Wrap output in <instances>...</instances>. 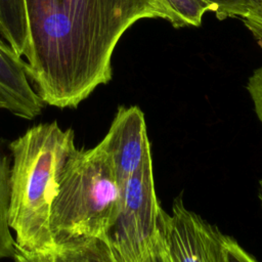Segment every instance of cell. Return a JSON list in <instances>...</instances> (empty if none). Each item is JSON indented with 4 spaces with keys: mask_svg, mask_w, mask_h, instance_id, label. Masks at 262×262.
Masks as SVG:
<instances>
[{
    "mask_svg": "<svg viewBox=\"0 0 262 262\" xmlns=\"http://www.w3.org/2000/svg\"><path fill=\"white\" fill-rule=\"evenodd\" d=\"M29 79L51 103L89 96L113 77L112 57L124 33L144 18L175 28L165 0H25Z\"/></svg>",
    "mask_w": 262,
    "mask_h": 262,
    "instance_id": "cell-1",
    "label": "cell"
},
{
    "mask_svg": "<svg viewBox=\"0 0 262 262\" xmlns=\"http://www.w3.org/2000/svg\"><path fill=\"white\" fill-rule=\"evenodd\" d=\"M8 225L15 248L25 253H46L55 246L50 227L53 201L64 164L76 148L73 129L56 121L28 129L9 143Z\"/></svg>",
    "mask_w": 262,
    "mask_h": 262,
    "instance_id": "cell-2",
    "label": "cell"
},
{
    "mask_svg": "<svg viewBox=\"0 0 262 262\" xmlns=\"http://www.w3.org/2000/svg\"><path fill=\"white\" fill-rule=\"evenodd\" d=\"M119 198L120 185L102 147H76L64 164L51 208L55 244L79 237L104 239Z\"/></svg>",
    "mask_w": 262,
    "mask_h": 262,
    "instance_id": "cell-3",
    "label": "cell"
},
{
    "mask_svg": "<svg viewBox=\"0 0 262 262\" xmlns=\"http://www.w3.org/2000/svg\"><path fill=\"white\" fill-rule=\"evenodd\" d=\"M162 210L150 156L120 185L116 214L103 239L115 262H139L143 258L160 235Z\"/></svg>",
    "mask_w": 262,
    "mask_h": 262,
    "instance_id": "cell-4",
    "label": "cell"
},
{
    "mask_svg": "<svg viewBox=\"0 0 262 262\" xmlns=\"http://www.w3.org/2000/svg\"><path fill=\"white\" fill-rule=\"evenodd\" d=\"M160 230L173 262H222L226 235L185 208L182 194L174 199L172 213H161Z\"/></svg>",
    "mask_w": 262,
    "mask_h": 262,
    "instance_id": "cell-5",
    "label": "cell"
},
{
    "mask_svg": "<svg viewBox=\"0 0 262 262\" xmlns=\"http://www.w3.org/2000/svg\"><path fill=\"white\" fill-rule=\"evenodd\" d=\"M98 144L108 156L121 185L151 156L143 112L136 105H121Z\"/></svg>",
    "mask_w": 262,
    "mask_h": 262,
    "instance_id": "cell-6",
    "label": "cell"
},
{
    "mask_svg": "<svg viewBox=\"0 0 262 262\" xmlns=\"http://www.w3.org/2000/svg\"><path fill=\"white\" fill-rule=\"evenodd\" d=\"M0 103L1 108L26 120L39 116L45 104L29 81L26 61L3 42H0Z\"/></svg>",
    "mask_w": 262,
    "mask_h": 262,
    "instance_id": "cell-7",
    "label": "cell"
},
{
    "mask_svg": "<svg viewBox=\"0 0 262 262\" xmlns=\"http://www.w3.org/2000/svg\"><path fill=\"white\" fill-rule=\"evenodd\" d=\"M14 262H115L103 239L79 237L67 241L46 253H25L15 248Z\"/></svg>",
    "mask_w": 262,
    "mask_h": 262,
    "instance_id": "cell-8",
    "label": "cell"
},
{
    "mask_svg": "<svg viewBox=\"0 0 262 262\" xmlns=\"http://www.w3.org/2000/svg\"><path fill=\"white\" fill-rule=\"evenodd\" d=\"M0 35L18 56L29 48V24L25 0H0Z\"/></svg>",
    "mask_w": 262,
    "mask_h": 262,
    "instance_id": "cell-9",
    "label": "cell"
},
{
    "mask_svg": "<svg viewBox=\"0 0 262 262\" xmlns=\"http://www.w3.org/2000/svg\"><path fill=\"white\" fill-rule=\"evenodd\" d=\"M9 174L8 163L0 156V259L13 258L15 253V242L8 225Z\"/></svg>",
    "mask_w": 262,
    "mask_h": 262,
    "instance_id": "cell-10",
    "label": "cell"
},
{
    "mask_svg": "<svg viewBox=\"0 0 262 262\" xmlns=\"http://www.w3.org/2000/svg\"><path fill=\"white\" fill-rule=\"evenodd\" d=\"M171 8L175 19V28L185 26L199 27L204 14L214 11V6L205 0H165Z\"/></svg>",
    "mask_w": 262,
    "mask_h": 262,
    "instance_id": "cell-11",
    "label": "cell"
},
{
    "mask_svg": "<svg viewBox=\"0 0 262 262\" xmlns=\"http://www.w3.org/2000/svg\"><path fill=\"white\" fill-rule=\"evenodd\" d=\"M214 6V12L219 19L226 17L245 18L256 11L262 0H205Z\"/></svg>",
    "mask_w": 262,
    "mask_h": 262,
    "instance_id": "cell-12",
    "label": "cell"
},
{
    "mask_svg": "<svg viewBox=\"0 0 262 262\" xmlns=\"http://www.w3.org/2000/svg\"><path fill=\"white\" fill-rule=\"evenodd\" d=\"M247 90L252 99L255 113L262 123V67L255 70L249 78Z\"/></svg>",
    "mask_w": 262,
    "mask_h": 262,
    "instance_id": "cell-13",
    "label": "cell"
},
{
    "mask_svg": "<svg viewBox=\"0 0 262 262\" xmlns=\"http://www.w3.org/2000/svg\"><path fill=\"white\" fill-rule=\"evenodd\" d=\"M222 262H258L254 256L242 248L235 239L226 235Z\"/></svg>",
    "mask_w": 262,
    "mask_h": 262,
    "instance_id": "cell-14",
    "label": "cell"
},
{
    "mask_svg": "<svg viewBox=\"0 0 262 262\" xmlns=\"http://www.w3.org/2000/svg\"><path fill=\"white\" fill-rule=\"evenodd\" d=\"M139 262H173L160 230V235Z\"/></svg>",
    "mask_w": 262,
    "mask_h": 262,
    "instance_id": "cell-15",
    "label": "cell"
},
{
    "mask_svg": "<svg viewBox=\"0 0 262 262\" xmlns=\"http://www.w3.org/2000/svg\"><path fill=\"white\" fill-rule=\"evenodd\" d=\"M243 19L247 28L259 41H261L262 44V3L256 11L252 12Z\"/></svg>",
    "mask_w": 262,
    "mask_h": 262,
    "instance_id": "cell-16",
    "label": "cell"
},
{
    "mask_svg": "<svg viewBox=\"0 0 262 262\" xmlns=\"http://www.w3.org/2000/svg\"><path fill=\"white\" fill-rule=\"evenodd\" d=\"M258 198L261 204V208H262V179L259 181V186H258Z\"/></svg>",
    "mask_w": 262,
    "mask_h": 262,
    "instance_id": "cell-17",
    "label": "cell"
},
{
    "mask_svg": "<svg viewBox=\"0 0 262 262\" xmlns=\"http://www.w3.org/2000/svg\"><path fill=\"white\" fill-rule=\"evenodd\" d=\"M261 46H262V44H261Z\"/></svg>",
    "mask_w": 262,
    "mask_h": 262,
    "instance_id": "cell-18",
    "label": "cell"
}]
</instances>
